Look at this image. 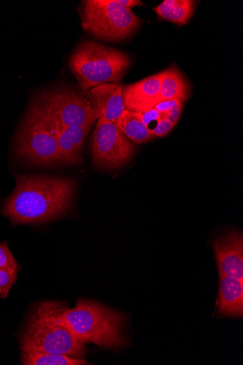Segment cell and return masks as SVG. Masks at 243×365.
<instances>
[{"instance_id":"cb8c5ba5","label":"cell","mask_w":243,"mask_h":365,"mask_svg":"<svg viewBox=\"0 0 243 365\" xmlns=\"http://www.w3.org/2000/svg\"><path fill=\"white\" fill-rule=\"evenodd\" d=\"M117 2L130 9L134 7L143 6V4L140 0H117Z\"/></svg>"},{"instance_id":"4fadbf2b","label":"cell","mask_w":243,"mask_h":365,"mask_svg":"<svg viewBox=\"0 0 243 365\" xmlns=\"http://www.w3.org/2000/svg\"><path fill=\"white\" fill-rule=\"evenodd\" d=\"M91 126L92 125L85 124L58 130L60 162L78 163L82 160L81 155L82 146Z\"/></svg>"},{"instance_id":"9a60e30c","label":"cell","mask_w":243,"mask_h":365,"mask_svg":"<svg viewBox=\"0 0 243 365\" xmlns=\"http://www.w3.org/2000/svg\"><path fill=\"white\" fill-rule=\"evenodd\" d=\"M116 124L123 134L135 143H146L154 138L140 113L125 110Z\"/></svg>"},{"instance_id":"5bb4252c","label":"cell","mask_w":243,"mask_h":365,"mask_svg":"<svg viewBox=\"0 0 243 365\" xmlns=\"http://www.w3.org/2000/svg\"><path fill=\"white\" fill-rule=\"evenodd\" d=\"M189 86L175 66L162 72L160 84V102L178 101L184 103L189 95Z\"/></svg>"},{"instance_id":"603a6c76","label":"cell","mask_w":243,"mask_h":365,"mask_svg":"<svg viewBox=\"0 0 243 365\" xmlns=\"http://www.w3.org/2000/svg\"><path fill=\"white\" fill-rule=\"evenodd\" d=\"M179 102L178 101H163L157 103L154 108L160 113H165Z\"/></svg>"},{"instance_id":"52a82bcc","label":"cell","mask_w":243,"mask_h":365,"mask_svg":"<svg viewBox=\"0 0 243 365\" xmlns=\"http://www.w3.org/2000/svg\"><path fill=\"white\" fill-rule=\"evenodd\" d=\"M55 125L66 127L93 125L96 118L85 96L72 89L43 94L32 103Z\"/></svg>"},{"instance_id":"9c48e42d","label":"cell","mask_w":243,"mask_h":365,"mask_svg":"<svg viewBox=\"0 0 243 365\" xmlns=\"http://www.w3.org/2000/svg\"><path fill=\"white\" fill-rule=\"evenodd\" d=\"M123 86L105 83L86 91V97L96 120L101 118L116 123L125 110L123 98Z\"/></svg>"},{"instance_id":"d6986e66","label":"cell","mask_w":243,"mask_h":365,"mask_svg":"<svg viewBox=\"0 0 243 365\" xmlns=\"http://www.w3.org/2000/svg\"><path fill=\"white\" fill-rule=\"evenodd\" d=\"M19 270V264L8 246L0 243V270Z\"/></svg>"},{"instance_id":"8992f818","label":"cell","mask_w":243,"mask_h":365,"mask_svg":"<svg viewBox=\"0 0 243 365\" xmlns=\"http://www.w3.org/2000/svg\"><path fill=\"white\" fill-rule=\"evenodd\" d=\"M58 135L55 125L31 104L19 132L18 154L33 165L60 162Z\"/></svg>"},{"instance_id":"3957f363","label":"cell","mask_w":243,"mask_h":365,"mask_svg":"<svg viewBox=\"0 0 243 365\" xmlns=\"http://www.w3.org/2000/svg\"><path fill=\"white\" fill-rule=\"evenodd\" d=\"M61 317L84 344L119 349L126 345L123 336L125 317L95 302L80 299L73 309L61 306Z\"/></svg>"},{"instance_id":"8fae6325","label":"cell","mask_w":243,"mask_h":365,"mask_svg":"<svg viewBox=\"0 0 243 365\" xmlns=\"http://www.w3.org/2000/svg\"><path fill=\"white\" fill-rule=\"evenodd\" d=\"M162 72L123 87V98L125 110L143 113L160 102Z\"/></svg>"},{"instance_id":"44dd1931","label":"cell","mask_w":243,"mask_h":365,"mask_svg":"<svg viewBox=\"0 0 243 365\" xmlns=\"http://www.w3.org/2000/svg\"><path fill=\"white\" fill-rule=\"evenodd\" d=\"M173 127H175V125H173L162 115L154 130L152 131V135L153 138L165 136L173 128Z\"/></svg>"},{"instance_id":"7402d4cb","label":"cell","mask_w":243,"mask_h":365,"mask_svg":"<svg viewBox=\"0 0 243 365\" xmlns=\"http://www.w3.org/2000/svg\"><path fill=\"white\" fill-rule=\"evenodd\" d=\"M182 110V103L179 102L166 113L162 114L167 120L175 126L181 116Z\"/></svg>"},{"instance_id":"5b68a950","label":"cell","mask_w":243,"mask_h":365,"mask_svg":"<svg viewBox=\"0 0 243 365\" xmlns=\"http://www.w3.org/2000/svg\"><path fill=\"white\" fill-rule=\"evenodd\" d=\"M83 27L104 41H121L140 27L141 19L117 0H86L83 2Z\"/></svg>"},{"instance_id":"ffe728a7","label":"cell","mask_w":243,"mask_h":365,"mask_svg":"<svg viewBox=\"0 0 243 365\" xmlns=\"http://www.w3.org/2000/svg\"><path fill=\"white\" fill-rule=\"evenodd\" d=\"M140 114L144 124L148 127L152 134V131L154 130L158 121L162 116V113L155 108H152L148 111L140 113Z\"/></svg>"},{"instance_id":"ac0fdd59","label":"cell","mask_w":243,"mask_h":365,"mask_svg":"<svg viewBox=\"0 0 243 365\" xmlns=\"http://www.w3.org/2000/svg\"><path fill=\"white\" fill-rule=\"evenodd\" d=\"M19 270H0V297L6 299L13 285L16 282Z\"/></svg>"},{"instance_id":"6da1fadb","label":"cell","mask_w":243,"mask_h":365,"mask_svg":"<svg viewBox=\"0 0 243 365\" xmlns=\"http://www.w3.org/2000/svg\"><path fill=\"white\" fill-rule=\"evenodd\" d=\"M75 191L72 180L41 175L19 176L4 213L14 224L48 222L71 206Z\"/></svg>"},{"instance_id":"2e32d148","label":"cell","mask_w":243,"mask_h":365,"mask_svg":"<svg viewBox=\"0 0 243 365\" xmlns=\"http://www.w3.org/2000/svg\"><path fill=\"white\" fill-rule=\"evenodd\" d=\"M195 5L192 0H164L154 11L162 19L185 25L192 18Z\"/></svg>"},{"instance_id":"e0dca14e","label":"cell","mask_w":243,"mask_h":365,"mask_svg":"<svg viewBox=\"0 0 243 365\" xmlns=\"http://www.w3.org/2000/svg\"><path fill=\"white\" fill-rule=\"evenodd\" d=\"M21 363L24 365H86L83 359H76L67 355L42 353L23 352Z\"/></svg>"},{"instance_id":"277c9868","label":"cell","mask_w":243,"mask_h":365,"mask_svg":"<svg viewBox=\"0 0 243 365\" xmlns=\"http://www.w3.org/2000/svg\"><path fill=\"white\" fill-rule=\"evenodd\" d=\"M130 65V59L124 53L91 41L81 44L69 60V66L85 91L102 83H118Z\"/></svg>"},{"instance_id":"7c38bea8","label":"cell","mask_w":243,"mask_h":365,"mask_svg":"<svg viewBox=\"0 0 243 365\" xmlns=\"http://www.w3.org/2000/svg\"><path fill=\"white\" fill-rule=\"evenodd\" d=\"M218 313L224 317L241 318L243 316V281L220 275L217 302Z\"/></svg>"},{"instance_id":"30bf717a","label":"cell","mask_w":243,"mask_h":365,"mask_svg":"<svg viewBox=\"0 0 243 365\" xmlns=\"http://www.w3.org/2000/svg\"><path fill=\"white\" fill-rule=\"evenodd\" d=\"M214 251L220 275L243 281V238L237 231L219 237Z\"/></svg>"},{"instance_id":"7a4b0ae2","label":"cell","mask_w":243,"mask_h":365,"mask_svg":"<svg viewBox=\"0 0 243 365\" xmlns=\"http://www.w3.org/2000/svg\"><path fill=\"white\" fill-rule=\"evenodd\" d=\"M61 305L41 304L32 312L20 338L22 352H42L83 359L85 344L61 317Z\"/></svg>"},{"instance_id":"ba28073f","label":"cell","mask_w":243,"mask_h":365,"mask_svg":"<svg viewBox=\"0 0 243 365\" xmlns=\"http://www.w3.org/2000/svg\"><path fill=\"white\" fill-rule=\"evenodd\" d=\"M93 160L97 167L113 170L128 163L134 146L115 123L99 118L91 142Z\"/></svg>"}]
</instances>
